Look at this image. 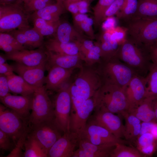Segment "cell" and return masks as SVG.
Instances as JSON below:
<instances>
[{"instance_id": "1", "label": "cell", "mask_w": 157, "mask_h": 157, "mask_svg": "<svg viewBox=\"0 0 157 157\" xmlns=\"http://www.w3.org/2000/svg\"><path fill=\"white\" fill-rule=\"evenodd\" d=\"M136 74L145 77L151 65L150 50L127 37L119 46L116 56Z\"/></svg>"}, {"instance_id": "2", "label": "cell", "mask_w": 157, "mask_h": 157, "mask_svg": "<svg viewBox=\"0 0 157 157\" xmlns=\"http://www.w3.org/2000/svg\"><path fill=\"white\" fill-rule=\"evenodd\" d=\"M80 69L69 89L72 98L85 101L94 95L102 82L96 68L86 65Z\"/></svg>"}, {"instance_id": "3", "label": "cell", "mask_w": 157, "mask_h": 157, "mask_svg": "<svg viewBox=\"0 0 157 157\" xmlns=\"http://www.w3.org/2000/svg\"><path fill=\"white\" fill-rule=\"evenodd\" d=\"M124 21L127 37L150 50L157 42V17L131 18Z\"/></svg>"}, {"instance_id": "4", "label": "cell", "mask_w": 157, "mask_h": 157, "mask_svg": "<svg viewBox=\"0 0 157 157\" xmlns=\"http://www.w3.org/2000/svg\"><path fill=\"white\" fill-rule=\"evenodd\" d=\"M96 68L103 84L115 85L125 88L136 74L130 67L116 57L102 60Z\"/></svg>"}, {"instance_id": "5", "label": "cell", "mask_w": 157, "mask_h": 157, "mask_svg": "<svg viewBox=\"0 0 157 157\" xmlns=\"http://www.w3.org/2000/svg\"><path fill=\"white\" fill-rule=\"evenodd\" d=\"M29 13L26 11L22 2L0 5V33H8L16 29L29 28Z\"/></svg>"}, {"instance_id": "6", "label": "cell", "mask_w": 157, "mask_h": 157, "mask_svg": "<svg viewBox=\"0 0 157 157\" xmlns=\"http://www.w3.org/2000/svg\"><path fill=\"white\" fill-rule=\"evenodd\" d=\"M45 85L36 87L32 94V112L28 118L30 127L45 120L55 119L54 105Z\"/></svg>"}, {"instance_id": "7", "label": "cell", "mask_w": 157, "mask_h": 157, "mask_svg": "<svg viewBox=\"0 0 157 157\" xmlns=\"http://www.w3.org/2000/svg\"><path fill=\"white\" fill-rule=\"evenodd\" d=\"M0 130L9 136L15 145L20 138L30 131V129L27 119L1 104Z\"/></svg>"}, {"instance_id": "8", "label": "cell", "mask_w": 157, "mask_h": 157, "mask_svg": "<svg viewBox=\"0 0 157 157\" xmlns=\"http://www.w3.org/2000/svg\"><path fill=\"white\" fill-rule=\"evenodd\" d=\"M57 92L53 102L55 119L57 126L64 133L70 131L72 101L69 85H64Z\"/></svg>"}, {"instance_id": "9", "label": "cell", "mask_w": 157, "mask_h": 157, "mask_svg": "<svg viewBox=\"0 0 157 157\" xmlns=\"http://www.w3.org/2000/svg\"><path fill=\"white\" fill-rule=\"evenodd\" d=\"M97 94L102 103L117 108L120 115L128 111L129 104L125 88L115 85L103 84Z\"/></svg>"}, {"instance_id": "10", "label": "cell", "mask_w": 157, "mask_h": 157, "mask_svg": "<svg viewBox=\"0 0 157 157\" xmlns=\"http://www.w3.org/2000/svg\"><path fill=\"white\" fill-rule=\"evenodd\" d=\"M30 129L29 133L38 141L48 153L51 146L64 133L56 124L55 119L44 121L30 127Z\"/></svg>"}, {"instance_id": "11", "label": "cell", "mask_w": 157, "mask_h": 157, "mask_svg": "<svg viewBox=\"0 0 157 157\" xmlns=\"http://www.w3.org/2000/svg\"><path fill=\"white\" fill-rule=\"evenodd\" d=\"M78 134L80 138L96 145L126 144L129 142L117 137L100 126L88 122L83 130Z\"/></svg>"}, {"instance_id": "12", "label": "cell", "mask_w": 157, "mask_h": 157, "mask_svg": "<svg viewBox=\"0 0 157 157\" xmlns=\"http://www.w3.org/2000/svg\"><path fill=\"white\" fill-rule=\"evenodd\" d=\"M94 111L88 122L105 128L118 138L124 137V125L119 115L100 109H94Z\"/></svg>"}, {"instance_id": "13", "label": "cell", "mask_w": 157, "mask_h": 157, "mask_svg": "<svg viewBox=\"0 0 157 157\" xmlns=\"http://www.w3.org/2000/svg\"><path fill=\"white\" fill-rule=\"evenodd\" d=\"M95 107L94 97L79 104L72 105L69 130L79 133L84 129Z\"/></svg>"}, {"instance_id": "14", "label": "cell", "mask_w": 157, "mask_h": 157, "mask_svg": "<svg viewBox=\"0 0 157 157\" xmlns=\"http://www.w3.org/2000/svg\"><path fill=\"white\" fill-rule=\"evenodd\" d=\"M7 60L15 61L29 67H36L46 65L47 55L43 46L35 49H24L5 54Z\"/></svg>"}, {"instance_id": "15", "label": "cell", "mask_w": 157, "mask_h": 157, "mask_svg": "<svg viewBox=\"0 0 157 157\" xmlns=\"http://www.w3.org/2000/svg\"><path fill=\"white\" fill-rule=\"evenodd\" d=\"M79 139L78 133L70 131L64 133L49 149L48 157H72Z\"/></svg>"}, {"instance_id": "16", "label": "cell", "mask_w": 157, "mask_h": 157, "mask_svg": "<svg viewBox=\"0 0 157 157\" xmlns=\"http://www.w3.org/2000/svg\"><path fill=\"white\" fill-rule=\"evenodd\" d=\"M146 88L145 77L136 74L132 78L125 88L128 111L136 107L146 97Z\"/></svg>"}, {"instance_id": "17", "label": "cell", "mask_w": 157, "mask_h": 157, "mask_svg": "<svg viewBox=\"0 0 157 157\" xmlns=\"http://www.w3.org/2000/svg\"><path fill=\"white\" fill-rule=\"evenodd\" d=\"M14 72L31 85L35 87L44 85L46 77V65L36 67L26 66L18 63L11 65Z\"/></svg>"}, {"instance_id": "18", "label": "cell", "mask_w": 157, "mask_h": 157, "mask_svg": "<svg viewBox=\"0 0 157 157\" xmlns=\"http://www.w3.org/2000/svg\"><path fill=\"white\" fill-rule=\"evenodd\" d=\"M116 144L96 145L79 137L78 148L72 157H110Z\"/></svg>"}, {"instance_id": "19", "label": "cell", "mask_w": 157, "mask_h": 157, "mask_svg": "<svg viewBox=\"0 0 157 157\" xmlns=\"http://www.w3.org/2000/svg\"><path fill=\"white\" fill-rule=\"evenodd\" d=\"M45 49L47 57L46 65L47 70L53 66L67 69H80L83 65L82 64V62H84L83 58L79 55L61 54Z\"/></svg>"}, {"instance_id": "20", "label": "cell", "mask_w": 157, "mask_h": 157, "mask_svg": "<svg viewBox=\"0 0 157 157\" xmlns=\"http://www.w3.org/2000/svg\"><path fill=\"white\" fill-rule=\"evenodd\" d=\"M0 99L3 105L28 120L31 110L32 94L18 96L10 94Z\"/></svg>"}, {"instance_id": "21", "label": "cell", "mask_w": 157, "mask_h": 157, "mask_svg": "<svg viewBox=\"0 0 157 157\" xmlns=\"http://www.w3.org/2000/svg\"><path fill=\"white\" fill-rule=\"evenodd\" d=\"M74 69L56 66L49 68L47 69L48 72L45 80V86L47 90L58 91L70 77Z\"/></svg>"}, {"instance_id": "22", "label": "cell", "mask_w": 157, "mask_h": 157, "mask_svg": "<svg viewBox=\"0 0 157 157\" xmlns=\"http://www.w3.org/2000/svg\"><path fill=\"white\" fill-rule=\"evenodd\" d=\"M43 46L46 50L51 52L70 55H79L82 57L84 62V56L77 41L64 43L54 38H51L44 42Z\"/></svg>"}, {"instance_id": "23", "label": "cell", "mask_w": 157, "mask_h": 157, "mask_svg": "<svg viewBox=\"0 0 157 157\" xmlns=\"http://www.w3.org/2000/svg\"><path fill=\"white\" fill-rule=\"evenodd\" d=\"M154 100L146 97L136 108L127 111L144 122H157L154 107Z\"/></svg>"}, {"instance_id": "24", "label": "cell", "mask_w": 157, "mask_h": 157, "mask_svg": "<svg viewBox=\"0 0 157 157\" xmlns=\"http://www.w3.org/2000/svg\"><path fill=\"white\" fill-rule=\"evenodd\" d=\"M54 35L53 38L64 43L75 42L85 37L67 22H60Z\"/></svg>"}, {"instance_id": "25", "label": "cell", "mask_w": 157, "mask_h": 157, "mask_svg": "<svg viewBox=\"0 0 157 157\" xmlns=\"http://www.w3.org/2000/svg\"><path fill=\"white\" fill-rule=\"evenodd\" d=\"M125 121L123 136L129 142H134L140 135L141 121L127 112L122 115Z\"/></svg>"}, {"instance_id": "26", "label": "cell", "mask_w": 157, "mask_h": 157, "mask_svg": "<svg viewBox=\"0 0 157 157\" xmlns=\"http://www.w3.org/2000/svg\"><path fill=\"white\" fill-rule=\"evenodd\" d=\"M6 76L10 92L14 94L31 95L36 88L29 84L21 77L14 73Z\"/></svg>"}, {"instance_id": "27", "label": "cell", "mask_w": 157, "mask_h": 157, "mask_svg": "<svg viewBox=\"0 0 157 157\" xmlns=\"http://www.w3.org/2000/svg\"><path fill=\"white\" fill-rule=\"evenodd\" d=\"M30 132V131H29ZM24 157H47L48 153L38 141L29 133L25 140Z\"/></svg>"}, {"instance_id": "28", "label": "cell", "mask_w": 157, "mask_h": 157, "mask_svg": "<svg viewBox=\"0 0 157 157\" xmlns=\"http://www.w3.org/2000/svg\"><path fill=\"white\" fill-rule=\"evenodd\" d=\"M156 17H157V0H138L137 10L131 18Z\"/></svg>"}, {"instance_id": "29", "label": "cell", "mask_w": 157, "mask_h": 157, "mask_svg": "<svg viewBox=\"0 0 157 157\" xmlns=\"http://www.w3.org/2000/svg\"><path fill=\"white\" fill-rule=\"evenodd\" d=\"M145 78L146 97L157 99V65L152 63Z\"/></svg>"}, {"instance_id": "30", "label": "cell", "mask_w": 157, "mask_h": 157, "mask_svg": "<svg viewBox=\"0 0 157 157\" xmlns=\"http://www.w3.org/2000/svg\"><path fill=\"white\" fill-rule=\"evenodd\" d=\"M97 42L101 49L103 60L115 57L120 45L117 41L110 38Z\"/></svg>"}, {"instance_id": "31", "label": "cell", "mask_w": 157, "mask_h": 157, "mask_svg": "<svg viewBox=\"0 0 157 157\" xmlns=\"http://www.w3.org/2000/svg\"><path fill=\"white\" fill-rule=\"evenodd\" d=\"M0 48L5 53L26 49L13 36L6 32L0 33Z\"/></svg>"}, {"instance_id": "32", "label": "cell", "mask_w": 157, "mask_h": 157, "mask_svg": "<svg viewBox=\"0 0 157 157\" xmlns=\"http://www.w3.org/2000/svg\"><path fill=\"white\" fill-rule=\"evenodd\" d=\"M123 143H117L110 157H145L136 148Z\"/></svg>"}, {"instance_id": "33", "label": "cell", "mask_w": 157, "mask_h": 157, "mask_svg": "<svg viewBox=\"0 0 157 157\" xmlns=\"http://www.w3.org/2000/svg\"><path fill=\"white\" fill-rule=\"evenodd\" d=\"M115 0H99L93 8L94 24L97 28L105 20L106 13Z\"/></svg>"}, {"instance_id": "34", "label": "cell", "mask_w": 157, "mask_h": 157, "mask_svg": "<svg viewBox=\"0 0 157 157\" xmlns=\"http://www.w3.org/2000/svg\"><path fill=\"white\" fill-rule=\"evenodd\" d=\"M66 10L63 2L56 1L55 3L48 5L41 10L34 12L31 15L33 19L47 15H55L60 16L65 12Z\"/></svg>"}, {"instance_id": "35", "label": "cell", "mask_w": 157, "mask_h": 157, "mask_svg": "<svg viewBox=\"0 0 157 157\" xmlns=\"http://www.w3.org/2000/svg\"><path fill=\"white\" fill-rule=\"evenodd\" d=\"M25 35L28 43V48L32 49L43 46L44 37L33 28L22 30Z\"/></svg>"}, {"instance_id": "36", "label": "cell", "mask_w": 157, "mask_h": 157, "mask_svg": "<svg viewBox=\"0 0 157 157\" xmlns=\"http://www.w3.org/2000/svg\"><path fill=\"white\" fill-rule=\"evenodd\" d=\"M138 5V0H124L121 8L116 15L117 18L123 21L131 18L136 13Z\"/></svg>"}, {"instance_id": "37", "label": "cell", "mask_w": 157, "mask_h": 157, "mask_svg": "<svg viewBox=\"0 0 157 157\" xmlns=\"http://www.w3.org/2000/svg\"><path fill=\"white\" fill-rule=\"evenodd\" d=\"M134 142H136V148L138 151L142 149L157 144V141L150 133H146L139 135Z\"/></svg>"}, {"instance_id": "38", "label": "cell", "mask_w": 157, "mask_h": 157, "mask_svg": "<svg viewBox=\"0 0 157 157\" xmlns=\"http://www.w3.org/2000/svg\"><path fill=\"white\" fill-rule=\"evenodd\" d=\"M112 39L116 40L120 45L127 39V29L124 27L118 26L108 29Z\"/></svg>"}, {"instance_id": "39", "label": "cell", "mask_w": 157, "mask_h": 157, "mask_svg": "<svg viewBox=\"0 0 157 157\" xmlns=\"http://www.w3.org/2000/svg\"><path fill=\"white\" fill-rule=\"evenodd\" d=\"M22 3L25 10L28 13L39 10L49 5L40 0H23Z\"/></svg>"}, {"instance_id": "40", "label": "cell", "mask_w": 157, "mask_h": 157, "mask_svg": "<svg viewBox=\"0 0 157 157\" xmlns=\"http://www.w3.org/2000/svg\"><path fill=\"white\" fill-rule=\"evenodd\" d=\"M93 24V20L88 17L81 23L79 27V32L83 35V33H84L90 39H95V36L92 28Z\"/></svg>"}, {"instance_id": "41", "label": "cell", "mask_w": 157, "mask_h": 157, "mask_svg": "<svg viewBox=\"0 0 157 157\" xmlns=\"http://www.w3.org/2000/svg\"><path fill=\"white\" fill-rule=\"evenodd\" d=\"M84 62L85 64L92 66L94 64L100 63L102 60L101 54L94 51H90L83 54Z\"/></svg>"}, {"instance_id": "42", "label": "cell", "mask_w": 157, "mask_h": 157, "mask_svg": "<svg viewBox=\"0 0 157 157\" xmlns=\"http://www.w3.org/2000/svg\"><path fill=\"white\" fill-rule=\"evenodd\" d=\"M29 132L26 133L20 138L15 145L13 149L6 157H23V154H22V149L26 138Z\"/></svg>"}, {"instance_id": "43", "label": "cell", "mask_w": 157, "mask_h": 157, "mask_svg": "<svg viewBox=\"0 0 157 157\" xmlns=\"http://www.w3.org/2000/svg\"><path fill=\"white\" fill-rule=\"evenodd\" d=\"M124 0H115L110 6L105 15V20L116 15L121 8Z\"/></svg>"}, {"instance_id": "44", "label": "cell", "mask_w": 157, "mask_h": 157, "mask_svg": "<svg viewBox=\"0 0 157 157\" xmlns=\"http://www.w3.org/2000/svg\"><path fill=\"white\" fill-rule=\"evenodd\" d=\"M60 22V20L55 22H48L38 32L43 37L54 34Z\"/></svg>"}, {"instance_id": "45", "label": "cell", "mask_w": 157, "mask_h": 157, "mask_svg": "<svg viewBox=\"0 0 157 157\" xmlns=\"http://www.w3.org/2000/svg\"><path fill=\"white\" fill-rule=\"evenodd\" d=\"M13 141L7 134L0 130V148L3 151H8L12 148ZM15 145V144H14Z\"/></svg>"}, {"instance_id": "46", "label": "cell", "mask_w": 157, "mask_h": 157, "mask_svg": "<svg viewBox=\"0 0 157 157\" xmlns=\"http://www.w3.org/2000/svg\"><path fill=\"white\" fill-rule=\"evenodd\" d=\"M10 92L7 76L0 74V98L7 96Z\"/></svg>"}, {"instance_id": "47", "label": "cell", "mask_w": 157, "mask_h": 157, "mask_svg": "<svg viewBox=\"0 0 157 157\" xmlns=\"http://www.w3.org/2000/svg\"><path fill=\"white\" fill-rule=\"evenodd\" d=\"M63 3L66 10L73 15L79 13L78 2L69 3L64 1Z\"/></svg>"}, {"instance_id": "48", "label": "cell", "mask_w": 157, "mask_h": 157, "mask_svg": "<svg viewBox=\"0 0 157 157\" xmlns=\"http://www.w3.org/2000/svg\"><path fill=\"white\" fill-rule=\"evenodd\" d=\"M88 17L87 15L84 14L78 13L74 15L73 20L75 26L74 27L78 32L81 23Z\"/></svg>"}, {"instance_id": "49", "label": "cell", "mask_w": 157, "mask_h": 157, "mask_svg": "<svg viewBox=\"0 0 157 157\" xmlns=\"http://www.w3.org/2000/svg\"><path fill=\"white\" fill-rule=\"evenodd\" d=\"M13 72L11 65H9L7 63L0 64V74L7 76L14 74Z\"/></svg>"}, {"instance_id": "50", "label": "cell", "mask_w": 157, "mask_h": 157, "mask_svg": "<svg viewBox=\"0 0 157 157\" xmlns=\"http://www.w3.org/2000/svg\"><path fill=\"white\" fill-rule=\"evenodd\" d=\"M156 122H142L140 135L146 133H150L154 124Z\"/></svg>"}, {"instance_id": "51", "label": "cell", "mask_w": 157, "mask_h": 157, "mask_svg": "<svg viewBox=\"0 0 157 157\" xmlns=\"http://www.w3.org/2000/svg\"><path fill=\"white\" fill-rule=\"evenodd\" d=\"M150 55L152 63L157 65V42L150 49Z\"/></svg>"}, {"instance_id": "52", "label": "cell", "mask_w": 157, "mask_h": 157, "mask_svg": "<svg viewBox=\"0 0 157 157\" xmlns=\"http://www.w3.org/2000/svg\"><path fill=\"white\" fill-rule=\"evenodd\" d=\"M150 133L154 136L157 141V123H155L153 126Z\"/></svg>"}, {"instance_id": "53", "label": "cell", "mask_w": 157, "mask_h": 157, "mask_svg": "<svg viewBox=\"0 0 157 157\" xmlns=\"http://www.w3.org/2000/svg\"><path fill=\"white\" fill-rule=\"evenodd\" d=\"M20 2L19 0H0V5L8 4Z\"/></svg>"}, {"instance_id": "54", "label": "cell", "mask_w": 157, "mask_h": 157, "mask_svg": "<svg viewBox=\"0 0 157 157\" xmlns=\"http://www.w3.org/2000/svg\"><path fill=\"white\" fill-rule=\"evenodd\" d=\"M7 59L5 56V55L2 53L0 55V64H3L6 63Z\"/></svg>"}, {"instance_id": "55", "label": "cell", "mask_w": 157, "mask_h": 157, "mask_svg": "<svg viewBox=\"0 0 157 157\" xmlns=\"http://www.w3.org/2000/svg\"><path fill=\"white\" fill-rule=\"evenodd\" d=\"M153 103L156 117L157 121V99L154 100Z\"/></svg>"}, {"instance_id": "56", "label": "cell", "mask_w": 157, "mask_h": 157, "mask_svg": "<svg viewBox=\"0 0 157 157\" xmlns=\"http://www.w3.org/2000/svg\"><path fill=\"white\" fill-rule=\"evenodd\" d=\"M84 0L88 2L87 0H65L64 1L69 3H75L79 2Z\"/></svg>"}, {"instance_id": "57", "label": "cell", "mask_w": 157, "mask_h": 157, "mask_svg": "<svg viewBox=\"0 0 157 157\" xmlns=\"http://www.w3.org/2000/svg\"><path fill=\"white\" fill-rule=\"evenodd\" d=\"M44 2L48 5H50L54 3H53L52 0H40Z\"/></svg>"}, {"instance_id": "58", "label": "cell", "mask_w": 157, "mask_h": 157, "mask_svg": "<svg viewBox=\"0 0 157 157\" xmlns=\"http://www.w3.org/2000/svg\"><path fill=\"white\" fill-rule=\"evenodd\" d=\"M65 0H56V1H60L63 2Z\"/></svg>"}, {"instance_id": "59", "label": "cell", "mask_w": 157, "mask_h": 157, "mask_svg": "<svg viewBox=\"0 0 157 157\" xmlns=\"http://www.w3.org/2000/svg\"><path fill=\"white\" fill-rule=\"evenodd\" d=\"M94 0H87V1H88V2L89 3H90V2L93 1Z\"/></svg>"}, {"instance_id": "60", "label": "cell", "mask_w": 157, "mask_h": 157, "mask_svg": "<svg viewBox=\"0 0 157 157\" xmlns=\"http://www.w3.org/2000/svg\"><path fill=\"white\" fill-rule=\"evenodd\" d=\"M19 0V1L22 2L23 0Z\"/></svg>"}]
</instances>
